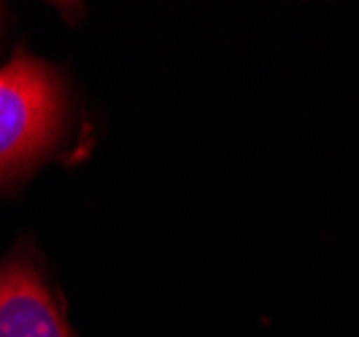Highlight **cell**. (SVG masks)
<instances>
[{"label":"cell","instance_id":"cell-2","mask_svg":"<svg viewBox=\"0 0 359 337\" xmlns=\"http://www.w3.org/2000/svg\"><path fill=\"white\" fill-rule=\"evenodd\" d=\"M0 337H73L60 305L30 262L0 265Z\"/></svg>","mask_w":359,"mask_h":337},{"label":"cell","instance_id":"cell-1","mask_svg":"<svg viewBox=\"0 0 359 337\" xmlns=\"http://www.w3.org/2000/svg\"><path fill=\"white\" fill-rule=\"evenodd\" d=\"M62 125V89L49 65L19 52L0 68V176L46 151Z\"/></svg>","mask_w":359,"mask_h":337}]
</instances>
